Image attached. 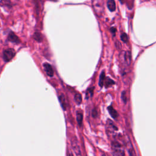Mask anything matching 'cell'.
Here are the masks:
<instances>
[{"label":"cell","instance_id":"obj_12","mask_svg":"<svg viewBox=\"0 0 156 156\" xmlns=\"http://www.w3.org/2000/svg\"><path fill=\"white\" fill-rule=\"evenodd\" d=\"M33 37H34V40H35L38 42H42L44 39L43 35H42V34L40 32H35L34 35H33Z\"/></svg>","mask_w":156,"mask_h":156},{"label":"cell","instance_id":"obj_14","mask_svg":"<svg viewBox=\"0 0 156 156\" xmlns=\"http://www.w3.org/2000/svg\"><path fill=\"white\" fill-rule=\"evenodd\" d=\"M94 87H90L87 90L86 94V98L87 100V99L91 98L93 95V92H94Z\"/></svg>","mask_w":156,"mask_h":156},{"label":"cell","instance_id":"obj_1","mask_svg":"<svg viewBox=\"0 0 156 156\" xmlns=\"http://www.w3.org/2000/svg\"><path fill=\"white\" fill-rule=\"evenodd\" d=\"M92 6L96 15L99 17H101L104 11V0H93Z\"/></svg>","mask_w":156,"mask_h":156},{"label":"cell","instance_id":"obj_6","mask_svg":"<svg viewBox=\"0 0 156 156\" xmlns=\"http://www.w3.org/2000/svg\"><path fill=\"white\" fill-rule=\"evenodd\" d=\"M113 156H125L124 149L122 148H112Z\"/></svg>","mask_w":156,"mask_h":156},{"label":"cell","instance_id":"obj_27","mask_svg":"<svg viewBox=\"0 0 156 156\" xmlns=\"http://www.w3.org/2000/svg\"><path fill=\"white\" fill-rule=\"evenodd\" d=\"M146 1H149V0H146Z\"/></svg>","mask_w":156,"mask_h":156},{"label":"cell","instance_id":"obj_7","mask_svg":"<svg viewBox=\"0 0 156 156\" xmlns=\"http://www.w3.org/2000/svg\"><path fill=\"white\" fill-rule=\"evenodd\" d=\"M107 6L110 12H114L116 10V4L115 0H107Z\"/></svg>","mask_w":156,"mask_h":156},{"label":"cell","instance_id":"obj_13","mask_svg":"<svg viewBox=\"0 0 156 156\" xmlns=\"http://www.w3.org/2000/svg\"><path fill=\"white\" fill-rule=\"evenodd\" d=\"M105 79H106V74H105V72L103 71L100 74V81H99V86H100V87H102V86H104Z\"/></svg>","mask_w":156,"mask_h":156},{"label":"cell","instance_id":"obj_17","mask_svg":"<svg viewBox=\"0 0 156 156\" xmlns=\"http://www.w3.org/2000/svg\"><path fill=\"white\" fill-rule=\"evenodd\" d=\"M76 120H77V122L79 126H81L82 123V120H83V115L81 113H79V112L77 113Z\"/></svg>","mask_w":156,"mask_h":156},{"label":"cell","instance_id":"obj_25","mask_svg":"<svg viewBox=\"0 0 156 156\" xmlns=\"http://www.w3.org/2000/svg\"><path fill=\"white\" fill-rule=\"evenodd\" d=\"M70 156H73V154H72V153H70Z\"/></svg>","mask_w":156,"mask_h":156},{"label":"cell","instance_id":"obj_22","mask_svg":"<svg viewBox=\"0 0 156 156\" xmlns=\"http://www.w3.org/2000/svg\"><path fill=\"white\" fill-rule=\"evenodd\" d=\"M92 115L93 118H96L98 116V111L96 110V108H94V109L93 110L92 113Z\"/></svg>","mask_w":156,"mask_h":156},{"label":"cell","instance_id":"obj_26","mask_svg":"<svg viewBox=\"0 0 156 156\" xmlns=\"http://www.w3.org/2000/svg\"><path fill=\"white\" fill-rule=\"evenodd\" d=\"M102 156H106V155L105 154H103Z\"/></svg>","mask_w":156,"mask_h":156},{"label":"cell","instance_id":"obj_9","mask_svg":"<svg viewBox=\"0 0 156 156\" xmlns=\"http://www.w3.org/2000/svg\"><path fill=\"white\" fill-rule=\"evenodd\" d=\"M107 109L108 112H109V114L110 115V116L113 118V119H116L118 116H119V113H118V112H116V110L115 109V108L112 106H109L107 108Z\"/></svg>","mask_w":156,"mask_h":156},{"label":"cell","instance_id":"obj_10","mask_svg":"<svg viewBox=\"0 0 156 156\" xmlns=\"http://www.w3.org/2000/svg\"><path fill=\"white\" fill-rule=\"evenodd\" d=\"M0 6L11 9L12 7V4L10 0H1L0 1Z\"/></svg>","mask_w":156,"mask_h":156},{"label":"cell","instance_id":"obj_23","mask_svg":"<svg viewBox=\"0 0 156 156\" xmlns=\"http://www.w3.org/2000/svg\"><path fill=\"white\" fill-rule=\"evenodd\" d=\"M110 31H111V32L112 33V34H114L116 32V29L115 27H112L110 29Z\"/></svg>","mask_w":156,"mask_h":156},{"label":"cell","instance_id":"obj_20","mask_svg":"<svg viewBox=\"0 0 156 156\" xmlns=\"http://www.w3.org/2000/svg\"><path fill=\"white\" fill-rule=\"evenodd\" d=\"M121 39L124 43H127V41H128V36L126 33H123L121 35Z\"/></svg>","mask_w":156,"mask_h":156},{"label":"cell","instance_id":"obj_21","mask_svg":"<svg viewBox=\"0 0 156 156\" xmlns=\"http://www.w3.org/2000/svg\"><path fill=\"white\" fill-rule=\"evenodd\" d=\"M121 98H122L123 101L124 102V103L126 104L127 101V99L126 91H123L122 92V93H121Z\"/></svg>","mask_w":156,"mask_h":156},{"label":"cell","instance_id":"obj_16","mask_svg":"<svg viewBox=\"0 0 156 156\" xmlns=\"http://www.w3.org/2000/svg\"><path fill=\"white\" fill-rule=\"evenodd\" d=\"M104 83H105V86H106V88L110 87L112 86H113V84H115L114 81H113V80H112V79H110L109 78H107L106 79V80L105 79Z\"/></svg>","mask_w":156,"mask_h":156},{"label":"cell","instance_id":"obj_15","mask_svg":"<svg viewBox=\"0 0 156 156\" xmlns=\"http://www.w3.org/2000/svg\"><path fill=\"white\" fill-rule=\"evenodd\" d=\"M59 100L60 102V104L62 107V108L64 110H66V107H67V105H66V102H65V100L64 94H61L59 96Z\"/></svg>","mask_w":156,"mask_h":156},{"label":"cell","instance_id":"obj_4","mask_svg":"<svg viewBox=\"0 0 156 156\" xmlns=\"http://www.w3.org/2000/svg\"><path fill=\"white\" fill-rule=\"evenodd\" d=\"M7 39L9 41H10L12 42V43L16 44H19L21 42L20 39H19L18 37L13 32H11L10 33H9L8 35Z\"/></svg>","mask_w":156,"mask_h":156},{"label":"cell","instance_id":"obj_19","mask_svg":"<svg viewBox=\"0 0 156 156\" xmlns=\"http://www.w3.org/2000/svg\"><path fill=\"white\" fill-rule=\"evenodd\" d=\"M127 147H128V151H129V156H136L135 151H134L133 147H132V145H131V142L129 143V146H127Z\"/></svg>","mask_w":156,"mask_h":156},{"label":"cell","instance_id":"obj_11","mask_svg":"<svg viewBox=\"0 0 156 156\" xmlns=\"http://www.w3.org/2000/svg\"><path fill=\"white\" fill-rule=\"evenodd\" d=\"M107 127H108V130H111V131L112 130L113 132L118 131V127L114 124L113 123L111 120H108V122L107 123Z\"/></svg>","mask_w":156,"mask_h":156},{"label":"cell","instance_id":"obj_18","mask_svg":"<svg viewBox=\"0 0 156 156\" xmlns=\"http://www.w3.org/2000/svg\"><path fill=\"white\" fill-rule=\"evenodd\" d=\"M74 100H75L77 104H81L82 101L81 94L80 93L76 94L75 96H74Z\"/></svg>","mask_w":156,"mask_h":156},{"label":"cell","instance_id":"obj_8","mask_svg":"<svg viewBox=\"0 0 156 156\" xmlns=\"http://www.w3.org/2000/svg\"><path fill=\"white\" fill-rule=\"evenodd\" d=\"M124 60L127 66H129L131 64V60H132V56H131V53L129 51H126L125 55H124Z\"/></svg>","mask_w":156,"mask_h":156},{"label":"cell","instance_id":"obj_3","mask_svg":"<svg viewBox=\"0 0 156 156\" xmlns=\"http://www.w3.org/2000/svg\"><path fill=\"white\" fill-rule=\"evenodd\" d=\"M72 146L75 154H76V156H82L81 149H80L78 140L76 137H73L72 140Z\"/></svg>","mask_w":156,"mask_h":156},{"label":"cell","instance_id":"obj_24","mask_svg":"<svg viewBox=\"0 0 156 156\" xmlns=\"http://www.w3.org/2000/svg\"><path fill=\"white\" fill-rule=\"evenodd\" d=\"M119 1H120V3L121 4H123V2H124V0H119Z\"/></svg>","mask_w":156,"mask_h":156},{"label":"cell","instance_id":"obj_5","mask_svg":"<svg viewBox=\"0 0 156 156\" xmlns=\"http://www.w3.org/2000/svg\"><path fill=\"white\" fill-rule=\"evenodd\" d=\"M44 68L45 70V72L46 74L50 77H53L54 75V71L53 68H52L51 65L48 63H45L44 64Z\"/></svg>","mask_w":156,"mask_h":156},{"label":"cell","instance_id":"obj_2","mask_svg":"<svg viewBox=\"0 0 156 156\" xmlns=\"http://www.w3.org/2000/svg\"><path fill=\"white\" fill-rule=\"evenodd\" d=\"M16 52L13 48H8L3 51V58L6 62H9L15 57Z\"/></svg>","mask_w":156,"mask_h":156}]
</instances>
